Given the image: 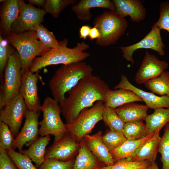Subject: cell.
<instances>
[{"mask_svg": "<svg viewBox=\"0 0 169 169\" xmlns=\"http://www.w3.org/2000/svg\"><path fill=\"white\" fill-rule=\"evenodd\" d=\"M80 147V142L69 132L46 150L45 159H54L63 161L73 159L77 155Z\"/></svg>", "mask_w": 169, "mask_h": 169, "instance_id": "7c38bea8", "label": "cell"}, {"mask_svg": "<svg viewBox=\"0 0 169 169\" xmlns=\"http://www.w3.org/2000/svg\"><path fill=\"white\" fill-rule=\"evenodd\" d=\"M68 39L59 42L58 47L36 57L33 61L29 70L32 73L38 72L48 66L83 61L90 56L84 51L90 48L84 42L78 43L73 48L68 47Z\"/></svg>", "mask_w": 169, "mask_h": 169, "instance_id": "3957f363", "label": "cell"}, {"mask_svg": "<svg viewBox=\"0 0 169 169\" xmlns=\"http://www.w3.org/2000/svg\"><path fill=\"white\" fill-rule=\"evenodd\" d=\"M25 3L22 0H5L2 3L0 8V33L2 35L11 32V27Z\"/></svg>", "mask_w": 169, "mask_h": 169, "instance_id": "e0dca14e", "label": "cell"}, {"mask_svg": "<svg viewBox=\"0 0 169 169\" xmlns=\"http://www.w3.org/2000/svg\"><path fill=\"white\" fill-rule=\"evenodd\" d=\"M152 163L148 161H133L126 158L120 160L111 166H103L99 169H146Z\"/></svg>", "mask_w": 169, "mask_h": 169, "instance_id": "d6a6232c", "label": "cell"}, {"mask_svg": "<svg viewBox=\"0 0 169 169\" xmlns=\"http://www.w3.org/2000/svg\"><path fill=\"white\" fill-rule=\"evenodd\" d=\"M161 130L156 131L153 136L142 144L131 158L126 159L133 161H148L152 162H155L158 152L159 145L161 138L160 136Z\"/></svg>", "mask_w": 169, "mask_h": 169, "instance_id": "44dd1931", "label": "cell"}, {"mask_svg": "<svg viewBox=\"0 0 169 169\" xmlns=\"http://www.w3.org/2000/svg\"><path fill=\"white\" fill-rule=\"evenodd\" d=\"M159 12V18L153 24L160 30L164 29L169 33V1H166L161 3Z\"/></svg>", "mask_w": 169, "mask_h": 169, "instance_id": "f35d334b", "label": "cell"}, {"mask_svg": "<svg viewBox=\"0 0 169 169\" xmlns=\"http://www.w3.org/2000/svg\"></svg>", "mask_w": 169, "mask_h": 169, "instance_id": "7dc6e473", "label": "cell"}, {"mask_svg": "<svg viewBox=\"0 0 169 169\" xmlns=\"http://www.w3.org/2000/svg\"><path fill=\"white\" fill-rule=\"evenodd\" d=\"M142 101L134 92L128 89L120 88L114 90L110 89L105 95V104L115 109L125 104Z\"/></svg>", "mask_w": 169, "mask_h": 169, "instance_id": "7402d4cb", "label": "cell"}, {"mask_svg": "<svg viewBox=\"0 0 169 169\" xmlns=\"http://www.w3.org/2000/svg\"><path fill=\"white\" fill-rule=\"evenodd\" d=\"M102 116L105 125L110 129L123 133L125 123L120 117L115 109L105 105Z\"/></svg>", "mask_w": 169, "mask_h": 169, "instance_id": "f546056e", "label": "cell"}, {"mask_svg": "<svg viewBox=\"0 0 169 169\" xmlns=\"http://www.w3.org/2000/svg\"><path fill=\"white\" fill-rule=\"evenodd\" d=\"M93 23L100 33V37L96 40V43L100 46L116 43L128 26L125 18L115 12L107 10L96 17Z\"/></svg>", "mask_w": 169, "mask_h": 169, "instance_id": "5b68a950", "label": "cell"}, {"mask_svg": "<svg viewBox=\"0 0 169 169\" xmlns=\"http://www.w3.org/2000/svg\"><path fill=\"white\" fill-rule=\"evenodd\" d=\"M91 28L88 25L82 26L79 30V37L80 38L83 40H85L89 36Z\"/></svg>", "mask_w": 169, "mask_h": 169, "instance_id": "b9f144b4", "label": "cell"}, {"mask_svg": "<svg viewBox=\"0 0 169 169\" xmlns=\"http://www.w3.org/2000/svg\"><path fill=\"white\" fill-rule=\"evenodd\" d=\"M158 152L161 155L162 169H169V122L165 125L159 143Z\"/></svg>", "mask_w": 169, "mask_h": 169, "instance_id": "1f68e13d", "label": "cell"}, {"mask_svg": "<svg viewBox=\"0 0 169 169\" xmlns=\"http://www.w3.org/2000/svg\"><path fill=\"white\" fill-rule=\"evenodd\" d=\"M145 120L149 133H154L169 122V109H156L152 114L147 115Z\"/></svg>", "mask_w": 169, "mask_h": 169, "instance_id": "4316f807", "label": "cell"}, {"mask_svg": "<svg viewBox=\"0 0 169 169\" xmlns=\"http://www.w3.org/2000/svg\"><path fill=\"white\" fill-rule=\"evenodd\" d=\"M29 4L32 5H35L39 7H44L46 3V0H28Z\"/></svg>", "mask_w": 169, "mask_h": 169, "instance_id": "ee69618b", "label": "cell"}, {"mask_svg": "<svg viewBox=\"0 0 169 169\" xmlns=\"http://www.w3.org/2000/svg\"><path fill=\"white\" fill-rule=\"evenodd\" d=\"M109 86L99 77L92 75L81 80L68 92L69 96L59 104L66 124L73 121L84 109L95 102L105 103Z\"/></svg>", "mask_w": 169, "mask_h": 169, "instance_id": "6da1fadb", "label": "cell"}, {"mask_svg": "<svg viewBox=\"0 0 169 169\" xmlns=\"http://www.w3.org/2000/svg\"><path fill=\"white\" fill-rule=\"evenodd\" d=\"M50 140V135L38 137L22 153L28 157L37 166H40L44 161L46 147Z\"/></svg>", "mask_w": 169, "mask_h": 169, "instance_id": "d4e9b609", "label": "cell"}, {"mask_svg": "<svg viewBox=\"0 0 169 169\" xmlns=\"http://www.w3.org/2000/svg\"><path fill=\"white\" fill-rule=\"evenodd\" d=\"M38 72L32 73L30 70L22 74L19 94L23 97L27 110L40 112V105L38 93L37 83L40 77Z\"/></svg>", "mask_w": 169, "mask_h": 169, "instance_id": "5bb4252c", "label": "cell"}, {"mask_svg": "<svg viewBox=\"0 0 169 169\" xmlns=\"http://www.w3.org/2000/svg\"><path fill=\"white\" fill-rule=\"evenodd\" d=\"M22 69L19 54L15 50L9 57L4 70L3 82L0 89V108L19 94Z\"/></svg>", "mask_w": 169, "mask_h": 169, "instance_id": "52a82bcc", "label": "cell"}, {"mask_svg": "<svg viewBox=\"0 0 169 169\" xmlns=\"http://www.w3.org/2000/svg\"><path fill=\"white\" fill-rule=\"evenodd\" d=\"M149 108L146 105L133 102L125 104L115 110L121 120L126 123L145 120Z\"/></svg>", "mask_w": 169, "mask_h": 169, "instance_id": "603a6c76", "label": "cell"}, {"mask_svg": "<svg viewBox=\"0 0 169 169\" xmlns=\"http://www.w3.org/2000/svg\"><path fill=\"white\" fill-rule=\"evenodd\" d=\"M78 2L76 0H46L43 9L46 13H49L57 18L66 7L71 4L74 5Z\"/></svg>", "mask_w": 169, "mask_h": 169, "instance_id": "836d02e7", "label": "cell"}, {"mask_svg": "<svg viewBox=\"0 0 169 169\" xmlns=\"http://www.w3.org/2000/svg\"><path fill=\"white\" fill-rule=\"evenodd\" d=\"M115 12L125 18L129 16L132 22L139 23L146 18V9L139 0H113Z\"/></svg>", "mask_w": 169, "mask_h": 169, "instance_id": "ac0fdd59", "label": "cell"}, {"mask_svg": "<svg viewBox=\"0 0 169 169\" xmlns=\"http://www.w3.org/2000/svg\"><path fill=\"white\" fill-rule=\"evenodd\" d=\"M6 152L18 169H37L33 165L31 160L27 156L11 149Z\"/></svg>", "mask_w": 169, "mask_h": 169, "instance_id": "d590c367", "label": "cell"}, {"mask_svg": "<svg viewBox=\"0 0 169 169\" xmlns=\"http://www.w3.org/2000/svg\"><path fill=\"white\" fill-rule=\"evenodd\" d=\"M39 114V112L27 110L24 115V125L14 139L12 146L13 149H18L19 152L22 153L24 145L29 146L38 138Z\"/></svg>", "mask_w": 169, "mask_h": 169, "instance_id": "4fadbf2b", "label": "cell"}, {"mask_svg": "<svg viewBox=\"0 0 169 169\" xmlns=\"http://www.w3.org/2000/svg\"><path fill=\"white\" fill-rule=\"evenodd\" d=\"M34 30L37 36L42 44L50 49L58 47L59 42L56 39L53 33L48 31L41 23L38 25Z\"/></svg>", "mask_w": 169, "mask_h": 169, "instance_id": "e575fe53", "label": "cell"}, {"mask_svg": "<svg viewBox=\"0 0 169 169\" xmlns=\"http://www.w3.org/2000/svg\"><path fill=\"white\" fill-rule=\"evenodd\" d=\"M120 88L128 89L134 92L141 98L149 108L154 110L161 108L169 109V98L166 95L158 96L152 92L140 89L131 84L124 75L121 76L119 83L113 88L114 90Z\"/></svg>", "mask_w": 169, "mask_h": 169, "instance_id": "2e32d148", "label": "cell"}, {"mask_svg": "<svg viewBox=\"0 0 169 169\" xmlns=\"http://www.w3.org/2000/svg\"><path fill=\"white\" fill-rule=\"evenodd\" d=\"M59 102L49 96L44 100L40 107L43 119L39 122V134L41 136L51 135L54 142L59 140L69 132L67 125L62 121L61 110Z\"/></svg>", "mask_w": 169, "mask_h": 169, "instance_id": "8992f818", "label": "cell"}, {"mask_svg": "<svg viewBox=\"0 0 169 169\" xmlns=\"http://www.w3.org/2000/svg\"><path fill=\"white\" fill-rule=\"evenodd\" d=\"M0 169H18L8 156L6 150L0 147Z\"/></svg>", "mask_w": 169, "mask_h": 169, "instance_id": "60d3db41", "label": "cell"}, {"mask_svg": "<svg viewBox=\"0 0 169 169\" xmlns=\"http://www.w3.org/2000/svg\"><path fill=\"white\" fill-rule=\"evenodd\" d=\"M74 161L73 159L63 161L51 159H45L40 166L41 169H73Z\"/></svg>", "mask_w": 169, "mask_h": 169, "instance_id": "ab89813d", "label": "cell"}, {"mask_svg": "<svg viewBox=\"0 0 169 169\" xmlns=\"http://www.w3.org/2000/svg\"><path fill=\"white\" fill-rule=\"evenodd\" d=\"M166 95L168 96V97L169 98V93Z\"/></svg>", "mask_w": 169, "mask_h": 169, "instance_id": "bcb514c9", "label": "cell"}, {"mask_svg": "<svg viewBox=\"0 0 169 169\" xmlns=\"http://www.w3.org/2000/svg\"><path fill=\"white\" fill-rule=\"evenodd\" d=\"M14 139L8 125L0 121V147L6 151L12 149Z\"/></svg>", "mask_w": 169, "mask_h": 169, "instance_id": "74e56055", "label": "cell"}, {"mask_svg": "<svg viewBox=\"0 0 169 169\" xmlns=\"http://www.w3.org/2000/svg\"><path fill=\"white\" fill-rule=\"evenodd\" d=\"M122 133L127 140H137L149 134L146 124L141 121L125 123Z\"/></svg>", "mask_w": 169, "mask_h": 169, "instance_id": "f1b7e54d", "label": "cell"}, {"mask_svg": "<svg viewBox=\"0 0 169 169\" xmlns=\"http://www.w3.org/2000/svg\"><path fill=\"white\" fill-rule=\"evenodd\" d=\"M96 8H106L112 12L116 10L114 2L110 0H81L73 5L71 9L78 19L88 21L92 17L90 9Z\"/></svg>", "mask_w": 169, "mask_h": 169, "instance_id": "ffe728a7", "label": "cell"}, {"mask_svg": "<svg viewBox=\"0 0 169 169\" xmlns=\"http://www.w3.org/2000/svg\"><path fill=\"white\" fill-rule=\"evenodd\" d=\"M102 139L110 152L118 148L127 140L123 133L110 129L102 135Z\"/></svg>", "mask_w": 169, "mask_h": 169, "instance_id": "4dcf8cb0", "label": "cell"}, {"mask_svg": "<svg viewBox=\"0 0 169 169\" xmlns=\"http://www.w3.org/2000/svg\"><path fill=\"white\" fill-rule=\"evenodd\" d=\"M10 44L0 33V74L1 80L8 59L15 51Z\"/></svg>", "mask_w": 169, "mask_h": 169, "instance_id": "8d00e7d4", "label": "cell"}, {"mask_svg": "<svg viewBox=\"0 0 169 169\" xmlns=\"http://www.w3.org/2000/svg\"><path fill=\"white\" fill-rule=\"evenodd\" d=\"M102 136L100 131L92 135H86L83 139L89 149L99 161L105 166L113 165L115 162L103 141Z\"/></svg>", "mask_w": 169, "mask_h": 169, "instance_id": "d6986e66", "label": "cell"}, {"mask_svg": "<svg viewBox=\"0 0 169 169\" xmlns=\"http://www.w3.org/2000/svg\"><path fill=\"white\" fill-rule=\"evenodd\" d=\"M46 13L43 9L36 8L29 3H25L17 19L11 27V32L19 34L34 30L36 27L44 21Z\"/></svg>", "mask_w": 169, "mask_h": 169, "instance_id": "8fae6325", "label": "cell"}, {"mask_svg": "<svg viewBox=\"0 0 169 169\" xmlns=\"http://www.w3.org/2000/svg\"><path fill=\"white\" fill-rule=\"evenodd\" d=\"M93 70L90 65L83 61L62 65L49 82L53 99L60 103L65 99V93L81 80L93 75Z\"/></svg>", "mask_w": 169, "mask_h": 169, "instance_id": "7a4b0ae2", "label": "cell"}, {"mask_svg": "<svg viewBox=\"0 0 169 169\" xmlns=\"http://www.w3.org/2000/svg\"><path fill=\"white\" fill-rule=\"evenodd\" d=\"M145 87L152 92L161 96L169 93V71H164L159 76L144 83Z\"/></svg>", "mask_w": 169, "mask_h": 169, "instance_id": "83f0119b", "label": "cell"}, {"mask_svg": "<svg viewBox=\"0 0 169 169\" xmlns=\"http://www.w3.org/2000/svg\"><path fill=\"white\" fill-rule=\"evenodd\" d=\"M146 169H159V168L156 163L155 161L152 162Z\"/></svg>", "mask_w": 169, "mask_h": 169, "instance_id": "f6af8a7d", "label": "cell"}, {"mask_svg": "<svg viewBox=\"0 0 169 169\" xmlns=\"http://www.w3.org/2000/svg\"><path fill=\"white\" fill-rule=\"evenodd\" d=\"M105 107L104 102L98 101L91 107L82 110L73 121L67 124L69 132L78 142L90 133L96 124L103 120Z\"/></svg>", "mask_w": 169, "mask_h": 169, "instance_id": "ba28073f", "label": "cell"}, {"mask_svg": "<svg viewBox=\"0 0 169 169\" xmlns=\"http://www.w3.org/2000/svg\"><path fill=\"white\" fill-rule=\"evenodd\" d=\"M18 52L22 65V74L29 70L31 64L36 56H40L51 49L38 40L35 30L16 34L10 32L2 35Z\"/></svg>", "mask_w": 169, "mask_h": 169, "instance_id": "277c9868", "label": "cell"}, {"mask_svg": "<svg viewBox=\"0 0 169 169\" xmlns=\"http://www.w3.org/2000/svg\"><path fill=\"white\" fill-rule=\"evenodd\" d=\"M100 37V34L99 31L94 26L90 29L88 37L91 40L94 39H97Z\"/></svg>", "mask_w": 169, "mask_h": 169, "instance_id": "7bdbcfd3", "label": "cell"}, {"mask_svg": "<svg viewBox=\"0 0 169 169\" xmlns=\"http://www.w3.org/2000/svg\"><path fill=\"white\" fill-rule=\"evenodd\" d=\"M160 31L153 24L150 32L141 40L129 46L120 47L124 58L133 65L134 63L132 57L133 53L136 50L142 49H151L160 55H164L165 54L164 48L165 46L162 41Z\"/></svg>", "mask_w": 169, "mask_h": 169, "instance_id": "30bf717a", "label": "cell"}, {"mask_svg": "<svg viewBox=\"0 0 169 169\" xmlns=\"http://www.w3.org/2000/svg\"><path fill=\"white\" fill-rule=\"evenodd\" d=\"M154 134L150 133L145 137L138 140H127L118 148L110 151L114 162L120 159L131 158L136 151L142 144L150 139Z\"/></svg>", "mask_w": 169, "mask_h": 169, "instance_id": "484cf974", "label": "cell"}, {"mask_svg": "<svg viewBox=\"0 0 169 169\" xmlns=\"http://www.w3.org/2000/svg\"><path fill=\"white\" fill-rule=\"evenodd\" d=\"M0 110V121L8 125L15 138L19 132L23 117L27 110L23 97L19 94Z\"/></svg>", "mask_w": 169, "mask_h": 169, "instance_id": "9c48e42d", "label": "cell"}, {"mask_svg": "<svg viewBox=\"0 0 169 169\" xmlns=\"http://www.w3.org/2000/svg\"><path fill=\"white\" fill-rule=\"evenodd\" d=\"M73 169H99L102 163L93 154L83 139Z\"/></svg>", "mask_w": 169, "mask_h": 169, "instance_id": "cb8c5ba5", "label": "cell"}, {"mask_svg": "<svg viewBox=\"0 0 169 169\" xmlns=\"http://www.w3.org/2000/svg\"><path fill=\"white\" fill-rule=\"evenodd\" d=\"M168 67V63L159 60L155 56L146 51L144 58L137 71L135 80L138 84L160 75Z\"/></svg>", "mask_w": 169, "mask_h": 169, "instance_id": "9a60e30c", "label": "cell"}]
</instances>
